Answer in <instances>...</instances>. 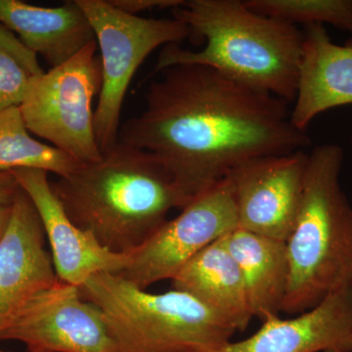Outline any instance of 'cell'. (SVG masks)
I'll return each instance as SVG.
<instances>
[{
	"mask_svg": "<svg viewBox=\"0 0 352 352\" xmlns=\"http://www.w3.org/2000/svg\"><path fill=\"white\" fill-rule=\"evenodd\" d=\"M160 73L142 112L120 129L119 141L156 157L189 203L245 161L311 143L278 97L201 65Z\"/></svg>",
	"mask_w": 352,
	"mask_h": 352,
	"instance_id": "cell-1",
	"label": "cell"
},
{
	"mask_svg": "<svg viewBox=\"0 0 352 352\" xmlns=\"http://www.w3.org/2000/svg\"><path fill=\"white\" fill-rule=\"evenodd\" d=\"M69 219L109 251L131 254L189 201L150 153L118 141L101 159L51 182Z\"/></svg>",
	"mask_w": 352,
	"mask_h": 352,
	"instance_id": "cell-2",
	"label": "cell"
},
{
	"mask_svg": "<svg viewBox=\"0 0 352 352\" xmlns=\"http://www.w3.org/2000/svg\"><path fill=\"white\" fill-rule=\"evenodd\" d=\"M173 15L192 36L205 38V46H164L155 72L201 65L287 103L295 101L303 45L298 27L254 12L241 0H187Z\"/></svg>",
	"mask_w": 352,
	"mask_h": 352,
	"instance_id": "cell-3",
	"label": "cell"
},
{
	"mask_svg": "<svg viewBox=\"0 0 352 352\" xmlns=\"http://www.w3.org/2000/svg\"><path fill=\"white\" fill-rule=\"evenodd\" d=\"M344 150L316 146L308 154L300 210L286 242L289 284L282 312L311 309L352 285V207L340 186Z\"/></svg>",
	"mask_w": 352,
	"mask_h": 352,
	"instance_id": "cell-4",
	"label": "cell"
},
{
	"mask_svg": "<svg viewBox=\"0 0 352 352\" xmlns=\"http://www.w3.org/2000/svg\"><path fill=\"white\" fill-rule=\"evenodd\" d=\"M105 316L120 352H200L230 342L236 333L183 292L149 293L120 275L99 273L78 287Z\"/></svg>",
	"mask_w": 352,
	"mask_h": 352,
	"instance_id": "cell-5",
	"label": "cell"
},
{
	"mask_svg": "<svg viewBox=\"0 0 352 352\" xmlns=\"http://www.w3.org/2000/svg\"><path fill=\"white\" fill-rule=\"evenodd\" d=\"M100 48L102 85L94 110V131L101 152L119 141L122 104L132 78L157 48L180 44L191 30L180 21L131 15L108 0H76Z\"/></svg>",
	"mask_w": 352,
	"mask_h": 352,
	"instance_id": "cell-6",
	"label": "cell"
},
{
	"mask_svg": "<svg viewBox=\"0 0 352 352\" xmlns=\"http://www.w3.org/2000/svg\"><path fill=\"white\" fill-rule=\"evenodd\" d=\"M96 41L76 56L32 76L19 106L27 129L78 164L101 159L94 131V100L102 85Z\"/></svg>",
	"mask_w": 352,
	"mask_h": 352,
	"instance_id": "cell-7",
	"label": "cell"
},
{
	"mask_svg": "<svg viewBox=\"0 0 352 352\" xmlns=\"http://www.w3.org/2000/svg\"><path fill=\"white\" fill-rule=\"evenodd\" d=\"M237 227L232 189L224 177L129 254V263L119 275L142 289L171 280L199 252Z\"/></svg>",
	"mask_w": 352,
	"mask_h": 352,
	"instance_id": "cell-8",
	"label": "cell"
},
{
	"mask_svg": "<svg viewBox=\"0 0 352 352\" xmlns=\"http://www.w3.org/2000/svg\"><path fill=\"white\" fill-rule=\"evenodd\" d=\"M0 340L23 342L28 352H120L100 308L58 279L25 305Z\"/></svg>",
	"mask_w": 352,
	"mask_h": 352,
	"instance_id": "cell-9",
	"label": "cell"
},
{
	"mask_svg": "<svg viewBox=\"0 0 352 352\" xmlns=\"http://www.w3.org/2000/svg\"><path fill=\"white\" fill-rule=\"evenodd\" d=\"M308 153L254 157L226 176L232 189L238 227L286 242L302 201Z\"/></svg>",
	"mask_w": 352,
	"mask_h": 352,
	"instance_id": "cell-10",
	"label": "cell"
},
{
	"mask_svg": "<svg viewBox=\"0 0 352 352\" xmlns=\"http://www.w3.org/2000/svg\"><path fill=\"white\" fill-rule=\"evenodd\" d=\"M11 173L38 212L58 280L78 288L94 275H119L126 267L129 254L109 251L92 234L78 228L69 219L53 192L48 173L17 168Z\"/></svg>",
	"mask_w": 352,
	"mask_h": 352,
	"instance_id": "cell-11",
	"label": "cell"
},
{
	"mask_svg": "<svg viewBox=\"0 0 352 352\" xmlns=\"http://www.w3.org/2000/svg\"><path fill=\"white\" fill-rule=\"evenodd\" d=\"M12 217L0 243V335L12 325L25 305L56 283L52 258L38 212L20 190Z\"/></svg>",
	"mask_w": 352,
	"mask_h": 352,
	"instance_id": "cell-12",
	"label": "cell"
},
{
	"mask_svg": "<svg viewBox=\"0 0 352 352\" xmlns=\"http://www.w3.org/2000/svg\"><path fill=\"white\" fill-rule=\"evenodd\" d=\"M261 323L248 339L200 352H352V285L294 318L274 315Z\"/></svg>",
	"mask_w": 352,
	"mask_h": 352,
	"instance_id": "cell-13",
	"label": "cell"
},
{
	"mask_svg": "<svg viewBox=\"0 0 352 352\" xmlns=\"http://www.w3.org/2000/svg\"><path fill=\"white\" fill-rule=\"evenodd\" d=\"M291 122L307 132L320 113L352 105V36L333 43L325 25L305 27L302 60Z\"/></svg>",
	"mask_w": 352,
	"mask_h": 352,
	"instance_id": "cell-14",
	"label": "cell"
},
{
	"mask_svg": "<svg viewBox=\"0 0 352 352\" xmlns=\"http://www.w3.org/2000/svg\"><path fill=\"white\" fill-rule=\"evenodd\" d=\"M0 24L18 34L25 47L36 56H43L51 68L69 61L96 41L91 25L76 0L58 7L0 0Z\"/></svg>",
	"mask_w": 352,
	"mask_h": 352,
	"instance_id": "cell-15",
	"label": "cell"
},
{
	"mask_svg": "<svg viewBox=\"0 0 352 352\" xmlns=\"http://www.w3.org/2000/svg\"><path fill=\"white\" fill-rule=\"evenodd\" d=\"M171 284L173 289L188 294L212 310L236 332L245 331L254 318L239 265L220 238L190 259Z\"/></svg>",
	"mask_w": 352,
	"mask_h": 352,
	"instance_id": "cell-16",
	"label": "cell"
},
{
	"mask_svg": "<svg viewBox=\"0 0 352 352\" xmlns=\"http://www.w3.org/2000/svg\"><path fill=\"white\" fill-rule=\"evenodd\" d=\"M220 239L239 265L252 317L279 315L289 284L286 243L240 227Z\"/></svg>",
	"mask_w": 352,
	"mask_h": 352,
	"instance_id": "cell-17",
	"label": "cell"
},
{
	"mask_svg": "<svg viewBox=\"0 0 352 352\" xmlns=\"http://www.w3.org/2000/svg\"><path fill=\"white\" fill-rule=\"evenodd\" d=\"M80 164L52 145L32 138L19 107L0 111V171L36 168L63 177Z\"/></svg>",
	"mask_w": 352,
	"mask_h": 352,
	"instance_id": "cell-18",
	"label": "cell"
},
{
	"mask_svg": "<svg viewBox=\"0 0 352 352\" xmlns=\"http://www.w3.org/2000/svg\"><path fill=\"white\" fill-rule=\"evenodd\" d=\"M254 12L286 24L331 25L352 36V0H245Z\"/></svg>",
	"mask_w": 352,
	"mask_h": 352,
	"instance_id": "cell-19",
	"label": "cell"
},
{
	"mask_svg": "<svg viewBox=\"0 0 352 352\" xmlns=\"http://www.w3.org/2000/svg\"><path fill=\"white\" fill-rule=\"evenodd\" d=\"M31 76L12 55L0 47V111L19 107Z\"/></svg>",
	"mask_w": 352,
	"mask_h": 352,
	"instance_id": "cell-20",
	"label": "cell"
},
{
	"mask_svg": "<svg viewBox=\"0 0 352 352\" xmlns=\"http://www.w3.org/2000/svg\"><path fill=\"white\" fill-rule=\"evenodd\" d=\"M0 47L12 55L30 75L36 76L43 73L38 56L28 50L18 36L2 24H0Z\"/></svg>",
	"mask_w": 352,
	"mask_h": 352,
	"instance_id": "cell-21",
	"label": "cell"
},
{
	"mask_svg": "<svg viewBox=\"0 0 352 352\" xmlns=\"http://www.w3.org/2000/svg\"><path fill=\"white\" fill-rule=\"evenodd\" d=\"M113 7L131 15L154 9H175L182 6L183 0H108Z\"/></svg>",
	"mask_w": 352,
	"mask_h": 352,
	"instance_id": "cell-22",
	"label": "cell"
},
{
	"mask_svg": "<svg viewBox=\"0 0 352 352\" xmlns=\"http://www.w3.org/2000/svg\"><path fill=\"white\" fill-rule=\"evenodd\" d=\"M20 190L11 171H0V206L12 205Z\"/></svg>",
	"mask_w": 352,
	"mask_h": 352,
	"instance_id": "cell-23",
	"label": "cell"
},
{
	"mask_svg": "<svg viewBox=\"0 0 352 352\" xmlns=\"http://www.w3.org/2000/svg\"><path fill=\"white\" fill-rule=\"evenodd\" d=\"M12 205L0 206V243L3 240L10 224L11 217H12Z\"/></svg>",
	"mask_w": 352,
	"mask_h": 352,
	"instance_id": "cell-24",
	"label": "cell"
},
{
	"mask_svg": "<svg viewBox=\"0 0 352 352\" xmlns=\"http://www.w3.org/2000/svg\"><path fill=\"white\" fill-rule=\"evenodd\" d=\"M326 352H340V351H326Z\"/></svg>",
	"mask_w": 352,
	"mask_h": 352,
	"instance_id": "cell-25",
	"label": "cell"
},
{
	"mask_svg": "<svg viewBox=\"0 0 352 352\" xmlns=\"http://www.w3.org/2000/svg\"><path fill=\"white\" fill-rule=\"evenodd\" d=\"M0 352H8V351H2V349H0Z\"/></svg>",
	"mask_w": 352,
	"mask_h": 352,
	"instance_id": "cell-26",
	"label": "cell"
},
{
	"mask_svg": "<svg viewBox=\"0 0 352 352\" xmlns=\"http://www.w3.org/2000/svg\"><path fill=\"white\" fill-rule=\"evenodd\" d=\"M351 145H352V138H351Z\"/></svg>",
	"mask_w": 352,
	"mask_h": 352,
	"instance_id": "cell-27",
	"label": "cell"
}]
</instances>
